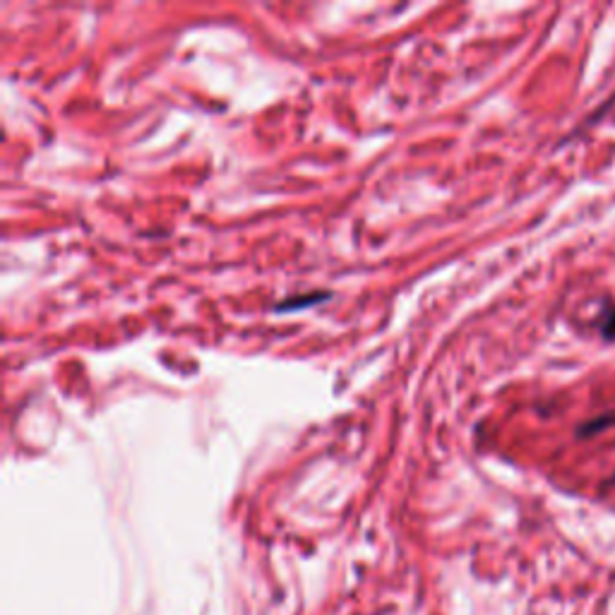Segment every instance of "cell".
I'll return each mask as SVG.
<instances>
[{"label": "cell", "instance_id": "cell-1", "mask_svg": "<svg viewBox=\"0 0 615 615\" xmlns=\"http://www.w3.org/2000/svg\"><path fill=\"white\" fill-rule=\"evenodd\" d=\"M611 426H615V416H599V419L584 423V426L579 428L577 433L579 435H594V433L603 431V428H611Z\"/></svg>", "mask_w": 615, "mask_h": 615}, {"label": "cell", "instance_id": "cell-2", "mask_svg": "<svg viewBox=\"0 0 615 615\" xmlns=\"http://www.w3.org/2000/svg\"><path fill=\"white\" fill-rule=\"evenodd\" d=\"M601 332H603V337L608 339V342H615V306L608 310L606 315H603Z\"/></svg>", "mask_w": 615, "mask_h": 615}, {"label": "cell", "instance_id": "cell-3", "mask_svg": "<svg viewBox=\"0 0 615 615\" xmlns=\"http://www.w3.org/2000/svg\"><path fill=\"white\" fill-rule=\"evenodd\" d=\"M611 483H615V474H613V479H611Z\"/></svg>", "mask_w": 615, "mask_h": 615}]
</instances>
